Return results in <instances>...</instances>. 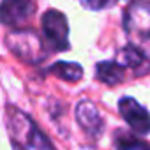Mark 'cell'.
I'll return each instance as SVG.
<instances>
[{"label": "cell", "mask_w": 150, "mask_h": 150, "mask_svg": "<svg viewBox=\"0 0 150 150\" xmlns=\"http://www.w3.org/2000/svg\"><path fill=\"white\" fill-rule=\"evenodd\" d=\"M9 131L16 150H55L37 125L21 111L9 108Z\"/></svg>", "instance_id": "6da1fadb"}, {"label": "cell", "mask_w": 150, "mask_h": 150, "mask_svg": "<svg viewBox=\"0 0 150 150\" xmlns=\"http://www.w3.org/2000/svg\"><path fill=\"white\" fill-rule=\"evenodd\" d=\"M124 28L131 39V44L150 55V2L134 0L124 14Z\"/></svg>", "instance_id": "7a4b0ae2"}, {"label": "cell", "mask_w": 150, "mask_h": 150, "mask_svg": "<svg viewBox=\"0 0 150 150\" xmlns=\"http://www.w3.org/2000/svg\"><path fill=\"white\" fill-rule=\"evenodd\" d=\"M42 35L53 51H65L69 48V25L67 18L55 9H50L42 16Z\"/></svg>", "instance_id": "3957f363"}, {"label": "cell", "mask_w": 150, "mask_h": 150, "mask_svg": "<svg viewBox=\"0 0 150 150\" xmlns=\"http://www.w3.org/2000/svg\"><path fill=\"white\" fill-rule=\"evenodd\" d=\"M7 46L11 51L25 62H39L44 58L42 41L34 30H16L7 37Z\"/></svg>", "instance_id": "277c9868"}, {"label": "cell", "mask_w": 150, "mask_h": 150, "mask_svg": "<svg viewBox=\"0 0 150 150\" xmlns=\"http://www.w3.org/2000/svg\"><path fill=\"white\" fill-rule=\"evenodd\" d=\"M118 111L129 127L138 134L150 132V113L132 97H122L118 101Z\"/></svg>", "instance_id": "5b68a950"}, {"label": "cell", "mask_w": 150, "mask_h": 150, "mask_svg": "<svg viewBox=\"0 0 150 150\" xmlns=\"http://www.w3.org/2000/svg\"><path fill=\"white\" fill-rule=\"evenodd\" d=\"M34 11L32 0H2V21L6 25H21L32 18Z\"/></svg>", "instance_id": "8992f818"}, {"label": "cell", "mask_w": 150, "mask_h": 150, "mask_svg": "<svg viewBox=\"0 0 150 150\" xmlns=\"http://www.w3.org/2000/svg\"><path fill=\"white\" fill-rule=\"evenodd\" d=\"M117 62L124 69H127V67L132 69L136 76H143V74L150 72V57L146 53H143L141 50H138L136 46H132V44L124 46L118 51Z\"/></svg>", "instance_id": "52a82bcc"}, {"label": "cell", "mask_w": 150, "mask_h": 150, "mask_svg": "<svg viewBox=\"0 0 150 150\" xmlns=\"http://www.w3.org/2000/svg\"><path fill=\"white\" fill-rule=\"evenodd\" d=\"M76 118H78V124L88 134H92V136L101 134L104 124H103L99 110L96 108V104L92 101H80L78 103V106H76Z\"/></svg>", "instance_id": "ba28073f"}, {"label": "cell", "mask_w": 150, "mask_h": 150, "mask_svg": "<svg viewBox=\"0 0 150 150\" xmlns=\"http://www.w3.org/2000/svg\"><path fill=\"white\" fill-rule=\"evenodd\" d=\"M96 78L104 85H118L125 80V69L117 60H104L96 65Z\"/></svg>", "instance_id": "9c48e42d"}, {"label": "cell", "mask_w": 150, "mask_h": 150, "mask_svg": "<svg viewBox=\"0 0 150 150\" xmlns=\"http://www.w3.org/2000/svg\"><path fill=\"white\" fill-rule=\"evenodd\" d=\"M48 72L55 74V76L65 81H80L83 76V69L76 62H57L48 69Z\"/></svg>", "instance_id": "30bf717a"}, {"label": "cell", "mask_w": 150, "mask_h": 150, "mask_svg": "<svg viewBox=\"0 0 150 150\" xmlns=\"http://www.w3.org/2000/svg\"><path fill=\"white\" fill-rule=\"evenodd\" d=\"M115 145L118 150H150V143H146L141 138H136L129 132H124V131H117Z\"/></svg>", "instance_id": "8fae6325"}, {"label": "cell", "mask_w": 150, "mask_h": 150, "mask_svg": "<svg viewBox=\"0 0 150 150\" xmlns=\"http://www.w3.org/2000/svg\"><path fill=\"white\" fill-rule=\"evenodd\" d=\"M117 0H81V4L87 7V9H92V11H101V9H106L110 6H113Z\"/></svg>", "instance_id": "7c38bea8"}]
</instances>
